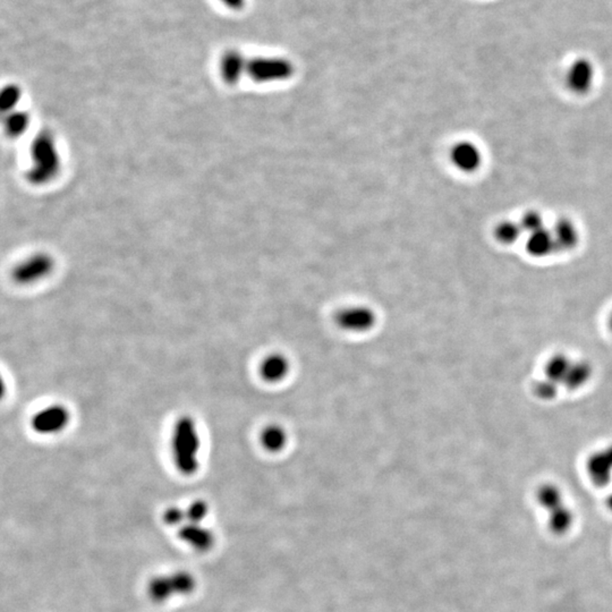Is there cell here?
Instances as JSON below:
<instances>
[{"label":"cell","instance_id":"cell-8","mask_svg":"<svg viewBox=\"0 0 612 612\" xmlns=\"http://www.w3.org/2000/svg\"><path fill=\"white\" fill-rule=\"evenodd\" d=\"M586 470L595 485L602 487L609 483L612 477V446L593 454L586 463Z\"/></svg>","mask_w":612,"mask_h":612},{"label":"cell","instance_id":"cell-5","mask_svg":"<svg viewBox=\"0 0 612 612\" xmlns=\"http://www.w3.org/2000/svg\"><path fill=\"white\" fill-rule=\"evenodd\" d=\"M260 377L268 383L284 382L292 372V363L286 355L282 353H273L262 360L260 368Z\"/></svg>","mask_w":612,"mask_h":612},{"label":"cell","instance_id":"cell-19","mask_svg":"<svg viewBox=\"0 0 612 612\" xmlns=\"http://www.w3.org/2000/svg\"><path fill=\"white\" fill-rule=\"evenodd\" d=\"M170 580L175 595L191 594L196 587V580L194 576L186 570L173 573L170 574Z\"/></svg>","mask_w":612,"mask_h":612},{"label":"cell","instance_id":"cell-3","mask_svg":"<svg viewBox=\"0 0 612 612\" xmlns=\"http://www.w3.org/2000/svg\"><path fill=\"white\" fill-rule=\"evenodd\" d=\"M336 323L340 329L349 334H366L375 329L377 316L369 306L354 305L339 311L336 316Z\"/></svg>","mask_w":612,"mask_h":612},{"label":"cell","instance_id":"cell-7","mask_svg":"<svg viewBox=\"0 0 612 612\" xmlns=\"http://www.w3.org/2000/svg\"><path fill=\"white\" fill-rule=\"evenodd\" d=\"M594 67L587 59H578L569 67L567 85L573 92L583 94L592 87L594 82Z\"/></svg>","mask_w":612,"mask_h":612},{"label":"cell","instance_id":"cell-26","mask_svg":"<svg viewBox=\"0 0 612 612\" xmlns=\"http://www.w3.org/2000/svg\"><path fill=\"white\" fill-rule=\"evenodd\" d=\"M225 6L232 11H241L245 6V0H221Z\"/></svg>","mask_w":612,"mask_h":612},{"label":"cell","instance_id":"cell-25","mask_svg":"<svg viewBox=\"0 0 612 612\" xmlns=\"http://www.w3.org/2000/svg\"><path fill=\"white\" fill-rule=\"evenodd\" d=\"M8 123V131L18 134L23 131V128L27 126V117L23 116V115H18L13 119H9Z\"/></svg>","mask_w":612,"mask_h":612},{"label":"cell","instance_id":"cell-16","mask_svg":"<svg viewBox=\"0 0 612 612\" xmlns=\"http://www.w3.org/2000/svg\"><path fill=\"white\" fill-rule=\"evenodd\" d=\"M537 501L541 507L546 509L547 513L557 511L566 505L563 492L557 485H544L537 491Z\"/></svg>","mask_w":612,"mask_h":612},{"label":"cell","instance_id":"cell-24","mask_svg":"<svg viewBox=\"0 0 612 612\" xmlns=\"http://www.w3.org/2000/svg\"><path fill=\"white\" fill-rule=\"evenodd\" d=\"M18 99H20V90L15 85H9L4 90L1 99L4 108L12 107Z\"/></svg>","mask_w":612,"mask_h":612},{"label":"cell","instance_id":"cell-17","mask_svg":"<svg viewBox=\"0 0 612 612\" xmlns=\"http://www.w3.org/2000/svg\"><path fill=\"white\" fill-rule=\"evenodd\" d=\"M148 593L151 600L157 604H161L169 600L171 597H175L170 575H158L152 577L148 584Z\"/></svg>","mask_w":612,"mask_h":612},{"label":"cell","instance_id":"cell-20","mask_svg":"<svg viewBox=\"0 0 612 612\" xmlns=\"http://www.w3.org/2000/svg\"><path fill=\"white\" fill-rule=\"evenodd\" d=\"M523 228L513 221H504L496 228V237L500 243L511 245L520 239Z\"/></svg>","mask_w":612,"mask_h":612},{"label":"cell","instance_id":"cell-11","mask_svg":"<svg viewBox=\"0 0 612 612\" xmlns=\"http://www.w3.org/2000/svg\"><path fill=\"white\" fill-rule=\"evenodd\" d=\"M53 269V261L44 256H35L20 264L14 271V279L20 284H30L44 278Z\"/></svg>","mask_w":612,"mask_h":612},{"label":"cell","instance_id":"cell-4","mask_svg":"<svg viewBox=\"0 0 612 612\" xmlns=\"http://www.w3.org/2000/svg\"><path fill=\"white\" fill-rule=\"evenodd\" d=\"M70 421V414L66 407L53 405L35 413L31 427L39 435H55L66 429Z\"/></svg>","mask_w":612,"mask_h":612},{"label":"cell","instance_id":"cell-18","mask_svg":"<svg viewBox=\"0 0 612 612\" xmlns=\"http://www.w3.org/2000/svg\"><path fill=\"white\" fill-rule=\"evenodd\" d=\"M548 524L554 533H567L574 524V513L568 506L565 505L557 511L548 513Z\"/></svg>","mask_w":612,"mask_h":612},{"label":"cell","instance_id":"cell-22","mask_svg":"<svg viewBox=\"0 0 612 612\" xmlns=\"http://www.w3.org/2000/svg\"><path fill=\"white\" fill-rule=\"evenodd\" d=\"M520 226H522L523 230H526V232H530V234L542 230V216H541L539 212H526L525 215L523 216L522 221H520Z\"/></svg>","mask_w":612,"mask_h":612},{"label":"cell","instance_id":"cell-28","mask_svg":"<svg viewBox=\"0 0 612 612\" xmlns=\"http://www.w3.org/2000/svg\"><path fill=\"white\" fill-rule=\"evenodd\" d=\"M609 328H610V330L612 331V313H611V316H610V318H609Z\"/></svg>","mask_w":612,"mask_h":612},{"label":"cell","instance_id":"cell-12","mask_svg":"<svg viewBox=\"0 0 612 612\" xmlns=\"http://www.w3.org/2000/svg\"><path fill=\"white\" fill-rule=\"evenodd\" d=\"M247 61L239 51L230 50L225 54L221 61V75L223 79L230 83L235 85L241 80L243 74L246 73Z\"/></svg>","mask_w":612,"mask_h":612},{"label":"cell","instance_id":"cell-21","mask_svg":"<svg viewBox=\"0 0 612 612\" xmlns=\"http://www.w3.org/2000/svg\"><path fill=\"white\" fill-rule=\"evenodd\" d=\"M208 513H209L208 504L204 500H196V501L192 502L189 508L186 509V518L189 523L201 524V522L208 516Z\"/></svg>","mask_w":612,"mask_h":612},{"label":"cell","instance_id":"cell-14","mask_svg":"<svg viewBox=\"0 0 612 612\" xmlns=\"http://www.w3.org/2000/svg\"><path fill=\"white\" fill-rule=\"evenodd\" d=\"M526 250L535 258H543V256L551 254L556 249V243H554V234L548 232V230H542L530 234L527 242H526Z\"/></svg>","mask_w":612,"mask_h":612},{"label":"cell","instance_id":"cell-1","mask_svg":"<svg viewBox=\"0 0 612 612\" xmlns=\"http://www.w3.org/2000/svg\"><path fill=\"white\" fill-rule=\"evenodd\" d=\"M171 448L176 468L184 475H193L199 470L201 440L194 420L183 416L175 424Z\"/></svg>","mask_w":612,"mask_h":612},{"label":"cell","instance_id":"cell-2","mask_svg":"<svg viewBox=\"0 0 612 612\" xmlns=\"http://www.w3.org/2000/svg\"><path fill=\"white\" fill-rule=\"evenodd\" d=\"M246 74L258 83L287 81L295 74V66L285 57H256L247 61Z\"/></svg>","mask_w":612,"mask_h":612},{"label":"cell","instance_id":"cell-9","mask_svg":"<svg viewBox=\"0 0 612 612\" xmlns=\"http://www.w3.org/2000/svg\"><path fill=\"white\" fill-rule=\"evenodd\" d=\"M178 537L183 542L187 543L189 547L195 549L196 551H208L215 543V535L209 528L198 524V523H189L180 526L178 531Z\"/></svg>","mask_w":612,"mask_h":612},{"label":"cell","instance_id":"cell-23","mask_svg":"<svg viewBox=\"0 0 612 612\" xmlns=\"http://www.w3.org/2000/svg\"><path fill=\"white\" fill-rule=\"evenodd\" d=\"M163 522L171 526L183 525L186 518V511L178 507H169L163 513Z\"/></svg>","mask_w":612,"mask_h":612},{"label":"cell","instance_id":"cell-10","mask_svg":"<svg viewBox=\"0 0 612 612\" xmlns=\"http://www.w3.org/2000/svg\"><path fill=\"white\" fill-rule=\"evenodd\" d=\"M450 159L456 168L464 173H473L477 170L482 163V154L480 149L474 143L459 142L451 149Z\"/></svg>","mask_w":612,"mask_h":612},{"label":"cell","instance_id":"cell-27","mask_svg":"<svg viewBox=\"0 0 612 612\" xmlns=\"http://www.w3.org/2000/svg\"><path fill=\"white\" fill-rule=\"evenodd\" d=\"M606 504L609 506L610 509L612 511V494H610V496L608 497V500H606Z\"/></svg>","mask_w":612,"mask_h":612},{"label":"cell","instance_id":"cell-15","mask_svg":"<svg viewBox=\"0 0 612 612\" xmlns=\"http://www.w3.org/2000/svg\"><path fill=\"white\" fill-rule=\"evenodd\" d=\"M552 234H554L557 251H570L577 245V228L570 220H567V219L560 220L556 225V228Z\"/></svg>","mask_w":612,"mask_h":612},{"label":"cell","instance_id":"cell-13","mask_svg":"<svg viewBox=\"0 0 612 612\" xmlns=\"http://www.w3.org/2000/svg\"><path fill=\"white\" fill-rule=\"evenodd\" d=\"M260 442H261L263 449L267 450L268 453H282L289 442V435L282 425L271 424V425H268L262 430Z\"/></svg>","mask_w":612,"mask_h":612},{"label":"cell","instance_id":"cell-6","mask_svg":"<svg viewBox=\"0 0 612 612\" xmlns=\"http://www.w3.org/2000/svg\"><path fill=\"white\" fill-rule=\"evenodd\" d=\"M35 176L37 180H46L49 178L50 174H54L57 169L58 159L56 156L51 139L44 137L38 139V143L35 145Z\"/></svg>","mask_w":612,"mask_h":612}]
</instances>
